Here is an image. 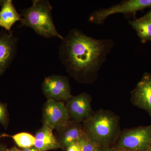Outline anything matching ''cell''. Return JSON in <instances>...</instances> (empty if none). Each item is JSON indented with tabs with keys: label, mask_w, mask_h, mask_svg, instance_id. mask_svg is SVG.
<instances>
[{
	"label": "cell",
	"mask_w": 151,
	"mask_h": 151,
	"mask_svg": "<svg viewBox=\"0 0 151 151\" xmlns=\"http://www.w3.org/2000/svg\"><path fill=\"white\" fill-rule=\"evenodd\" d=\"M151 7V0L123 1L107 8L94 11L89 16L88 21L94 24H103L107 18L113 14H122L134 17L138 11Z\"/></svg>",
	"instance_id": "obj_4"
},
{
	"label": "cell",
	"mask_w": 151,
	"mask_h": 151,
	"mask_svg": "<svg viewBox=\"0 0 151 151\" xmlns=\"http://www.w3.org/2000/svg\"><path fill=\"white\" fill-rule=\"evenodd\" d=\"M1 9L0 11V27L6 31L12 32L11 29L17 21H20L21 15L17 12L12 0L0 1Z\"/></svg>",
	"instance_id": "obj_13"
},
{
	"label": "cell",
	"mask_w": 151,
	"mask_h": 151,
	"mask_svg": "<svg viewBox=\"0 0 151 151\" xmlns=\"http://www.w3.org/2000/svg\"><path fill=\"white\" fill-rule=\"evenodd\" d=\"M35 137L36 140L34 147L40 151L61 148L52 130L46 125L43 124V126L37 131Z\"/></svg>",
	"instance_id": "obj_12"
},
{
	"label": "cell",
	"mask_w": 151,
	"mask_h": 151,
	"mask_svg": "<svg viewBox=\"0 0 151 151\" xmlns=\"http://www.w3.org/2000/svg\"><path fill=\"white\" fill-rule=\"evenodd\" d=\"M22 151H40L38 149L36 148L35 147H33L29 148L23 149Z\"/></svg>",
	"instance_id": "obj_21"
},
{
	"label": "cell",
	"mask_w": 151,
	"mask_h": 151,
	"mask_svg": "<svg viewBox=\"0 0 151 151\" xmlns=\"http://www.w3.org/2000/svg\"><path fill=\"white\" fill-rule=\"evenodd\" d=\"M129 23L137 32L142 43L151 41V22L139 18L131 20Z\"/></svg>",
	"instance_id": "obj_14"
},
{
	"label": "cell",
	"mask_w": 151,
	"mask_h": 151,
	"mask_svg": "<svg viewBox=\"0 0 151 151\" xmlns=\"http://www.w3.org/2000/svg\"><path fill=\"white\" fill-rule=\"evenodd\" d=\"M82 125L86 136L100 148L116 143L122 132L120 117L110 110L94 112Z\"/></svg>",
	"instance_id": "obj_2"
},
{
	"label": "cell",
	"mask_w": 151,
	"mask_h": 151,
	"mask_svg": "<svg viewBox=\"0 0 151 151\" xmlns=\"http://www.w3.org/2000/svg\"><path fill=\"white\" fill-rule=\"evenodd\" d=\"M9 123V114L5 104L0 102V124L6 129Z\"/></svg>",
	"instance_id": "obj_17"
},
{
	"label": "cell",
	"mask_w": 151,
	"mask_h": 151,
	"mask_svg": "<svg viewBox=\"0 0 151 151\" xmlns=\"http://www.w3.org/2000/svg\"><path fill=\"white\" fill-rule=\"evenodd\" d=\"M12 137L17 145L24 149L34 147L36 140L35 136L26 132L18 133Z\"/></svg>",
	"instance_id": "obj_15"
},
{
	"label": "cell",
	"mask_w": 151,
	"mask_h": 151,
	"mask_svg": "<svg viewBox=\"0 0 151 151\" xmlns=\"http://www.w3.org/2000/svg\"><path fill=\"white\" fill-rule=\"evenodd\" d=\"M94 151H101V148L99 146H97L95 149H94Z\"/></svg>",
	"instance_id": "obj_24"
},
{
	"label": "cell",
	"mask_w": 151,
	"mask_h": 151,
	"mask_svg": "<svg viewBox=\"0 0 151 151\" xmlns=\"http://www.w3.org/2000/svg\"><path fill=\"white\" fill-rule=\"evenodd\" d=\"M139 18L151 22V10L150 11H149L148 12L145 14V15Z\"/></svg>",
	"instance_id": "obj_20"
},
{
	"label": "cell",
	"mask_w": 151,
	"mask_h": 151,
	"mask_svg": "<svg viewBox=\"0 0 151 151\" xmlns=\"http://www.w3.org/2000/svg\"><path fill=\"white\" fill-rule=\"evenodd\" d=\"M101 151H124L123 150L117 148L116 147H105L101 148Z\"/></svg>",
	"instance_id": "obj_19"
},
{
	"label": "cell",
	"mask_w": 151,
	"mask_h": 151,
	"mask_svg": "<svg viewBox=\"0 0 151 151\" xmlns=\"http://www.w3.org/2000/svg\"><path fill=\"white\" fill-rule=\"evenodd\" d=\"M134 106L145 111L151 118V73H144L136 87L131 92Z\"/></svg>",
	"instance_id": "obj_9"
},
{
	"label": "cell",
	"mask_w": 151,
	"mask_h": 151,
	"mask_svg": "<svg viewBox=\"0 0 151 151\" xmlns=\"http://www.w3.org/2000/svg\"><path fill=\"white\" fill-rule=\"evenodd\" d=\"M7 136V135L5 134H0V138L4 137H5Z\"/></svg>",
	"instance_id": "obj_25"
},
{
	"label": "cell",
	"mask_w": 151,
	"mask_h": 151,
	"mask_svg": "<svg viewBox=\"0 0 151 151\" xmlns=\"http://www.w3.org/2000/svg\"><path fill=\"white\" fill-rule=\"evenodd\" d=\"M81 151H94L97 145L85 134L79 141Z\"/></svg>",
	"instance_id": "obj_16"
},
{
	"label": "cell",
	"mask_w": 151,
	"mask_h": 151,
	"mask_svg": "<svg viewBox=\"0 0 151 151\" xmlns=\"http://www.w3.org/2000/svg\"><path fill=\"white\" fill-rule=\"evenodd\" d=\"M124 151H149L148 150H146V151H125L124 150Z\"/></svg>",
	"instance_id": "obj_27"
},
{
	"label": "cell",
	"mask_w": 151,
	"mask_h": 151,
	"mask_svg": "<svg viewBox=\"0 0 151 151\" xmlns=\"http://www.w3.org/2000/svg\"><path fill=\"white\" fill-rule=\"evenodd\" d=\"M43 124L53 131H59L70 120L68 111L63 102L47 100L42 110Z\"/></svg>",
	"instance_id": "obj_7"
},
{
	"label": "cell",
	"mask_w": 151,
	"mask_h": 151,
	"mask_svg": "<svg viewBox=\"0 0 151 151\" xmlns=\"http://www.w3.org/2000/svg\"><path fill=\"white\" fill-rule=\"evenodd\" d=\"M29 8L21 10L19 27H29L38 35L47 38L63 37L57 30L52 19V7L47 0H34Z\"/></svg>",
	"instance_id": "obj_3"
},
{
	"label": "cell",
	"mask_w": 151,
	"mask_h": 151,
	"mask_svg": "<svg viewBox=\"0 0 151 151\" xmlns=\"http://www.w3.org/2000/svg\"><path fill=\"white\" fill-rule=\"evenodd\" d=\"M42 89L47 100L65 102L72 96L71 87L68 78L53 75L46 77L42 85Z\"/></svg>",
	"instance_id": "obj_6"
},
{
	"label": "cell",
	"mask_w": 151,
	"mask_h": 151,
	"mask_svg": "<svg viewBox=\"0 0 151 151\" xmlns=\"http://www.w3.org/2000/svg\"><path fill=\"white\" fill-rule=\"evenodd\" d=\"M148 150L149 151H151V142L150 143V147H149Z\"/></svg>",
	"instance_id": "obj_26"
},
{
	"label": "cell",
	"mask_w": 151,
	"mask_h": 151,
	"mask_svg": "<svg viewBox=\"0 0 151 151\" xmlns=\"http://www.w3.org/2000/svg\"><path fill=\"white\" fill-rule=\"evenodd\" d=\"M7 151H22V150H19L16 147H13L9 149H7Z\"/></svg>",
	"instance_id": "obj_23"
},
{
	"label": "cell",
	"mask_w": 151,
	"mask_h": 151,
	"mask_svg": "<svg viewBox=\"0 0 151 151\" xmlns=\"http://www.w3.org/2000/svg\"><path fill=\"white\" fill-rule=\"evenodd\" d=\"M57 132L56 137L60 147L65 149L72 143L79 142L85 134L82 124L72 120Z\"/></svg>",
	"instance_id": "obj_11"
},
{
	"label": "cell",
	"mask_w": 151,
	"mask_h": 151,
	"mask_svg": "<svg viewBox=\"0 0 151 151\" xmlns=\"http://www.w3.org/2000/svg\"><path fill=\"white\" fill-rule=\"evenodd\" d=\"M19 39L12 32L0 31V76L9 67L16 55Z\"/></svg>",
	"instance_id": "obj_10"
},
{
	"label": "cell",
	"mask_w": 151,
	"mask_h": 151,
	"mask_svg": "<svg viewBox=\"0 0 151 151\" xmlns=\"http://www.w3.org/2000/svg\"><path fill=\"white\" fill-rule=\"evenodd\" d=\"M79 142L72 143L68 146L66 148V151H81V147Z\"/></svg>",
	"instance_id": "obj_18"
},
{
	"label": "cell",
	"mask_w": 151,
	"mask_h": 151,
	"mask_svg": "<svg viewBox=\"0 0 151 151\" xmlns=\"http://www.w3.org/2000/svg\"><path fill=\"white\" fill-rule=\"evenodd\" d=\"M114 46L111 39H97L77 29L70 30L59 47L60 60L80 83H92Z\"/></svg>",
	"instance_id": "obj_1"
},
{
	"label": "cell",
	"mask_w": 151,
	"mask_h": 151,
	"mask_svg": "<svg viewBox=\"0 0 151 151\" xmlns=\"http://www.w3.org/2000/svg\"><path fill=\"white\" fill-rule=\"evenodd\" d=\"M7 148L5 146L2 144H0V151H7Z\"/></svg>",
	"instance_id": "obj_22"
},
{
	"label": "cell",
	"mask_w": 151,
	"mask_h": 151,
	"mask_svg": "<svg viewBox=\"0 0 151 151\" xmlns=\"http://www.w3.org/2000/svg\"><path fill=\"white\" fill-rule=\"evenodd\" d=\"M151 142V124L122 131L115 147L125 151H146Z\"/></svg>",
	"instance_id": "obj_5"
},
{
	"label": "cell",
	"mask_w": 151,
	"mask_h": 151,
	"mask_svg": "<svg viewBox=\"0 0 151 151\" xmlns=\"http://www.w3.org/2000/svg\"><path fill=\"white\" fill-rule=\"evenodd\" d=\"M92 96L86 92L72 96L67 101L66 106L70 120L82 123L93 114Z\"/></svg>",
	"instance_id": "obj_8"
}]
</instances>
